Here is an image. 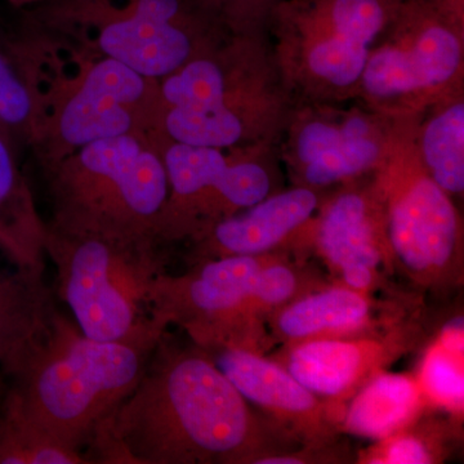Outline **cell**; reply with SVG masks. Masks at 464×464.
<instances>
[{"mask_svg": "<svg viewBox=\"0 0 464 464\" xmlns=\"http://www.w3.org/2000/svg\"><path fill=\"white\" fill-rule=\"evenodd\" d=\"M163 159L169 192L157 235L164 244L190 241L284 188L277 145L215 149L164 140Z\"/></svg>", "mask_w": 464, "mask_h": 464, "instance_id": "12", "label": "cell"}, {"mask_svg": "<svg viewBox=\"0 0 464 464\" xmlns=\"http://www.w3.org/2000/svg\"><path fill=\"white\" fill-rule=\"evenodd\" d=\"M158 343L92 340L60 313L50 337L11 375L5 413L81 453L141 380Z\"/></svg>", "mask_w": 464, "mask_h": 464, "instance_id": "4", "label": "cell"}, {"mask_svg": "<svg viewBox=\"0 0 464 464\" xmlns=\"http://www.w3.org/2000/svg\"><path fill=\"white\" fill-rule=\"evenodd\" d=\"M58 314L44 268L0 266V369L16 373L50 337Z\"/></svg>", "mask_w": 464, "mask_h": 464, "instance_id": "18", "label": "cell"}, {"mask_svg": "<svg viewBox=\"0 0 464 464\" xmlns=\"http://www.w3.org/2000/svg\"><path fill=\"white\" fill-rule=\"evenodd\" d=\"M417 115H395L362 101L295 105L279 149L292 186L328 192L372 176L413 134Z\"/></svg>", "mask_w": 464, "mask_h": 464, "instance_id": "10", "label": "cell"}, {"mask_svg": "<svg viewBox=\"0 0 464 464\" xmlns=\"http://www.w3.org/2000/svg\"><path fill=\"white\" fill-rule=\"evenodd\" d=\"M35 93L14 45L0 48V128L32 148L36 132Z\"/></svg>", "mask_w": 464, "mask_h": 464, "instance_id": "24", "label": "cell"}, {"mask_svg": "<svg viewBox=\"0 0 464 464\" xmlns=\"http://www.w3.org/2000/svg\"><path fill=\"white\" fill-rule=\"evenodd\" d=\"M164 140L143 133L101 140L44 169L50 224L157 235L169 192Z\"/></svg>", "mask_w": 464, "mask_h": 464, "instance_id": "7", "label": "cell"}, {"mask_svg": "<svg viewBox=\"0 0 464 464\" xmlns=\"http://www.w3.org/2000/svg\"><path fill=\"white\" fill-rule=\"evenodd\" d=\"M298 445L261 417L206 351L161 338L90 447L116 464H258Z\"/></svg>", "mask_w": 464, "mask_h": 464, "instance_id": "1", "label": "cell"}, {"mask_svg": "<svg viewBox=\"0 0 464 464\" xmlns=\"http://www.w3.org/2000/svg\"><path fill=\"white\" fill-rule=\"evenodd\" d=\"M415 149L426 172L454 200L464 192V92L418 116Z\"/></svg>", "mask_w": 464, "mask_h": 464, "instance_id": "21", "label": "cell"}, {"mask_svg": "<svg viewBox=\"0 0 464 464\" xmlns=\"http://www.w3.org/2000/svg\"><path fill=\"white\" fill-rule=\"evenodd\" d=\"M9 5L17 8H33L36 5H42L45 0H7Z\"/></svg>", "mask_w": 464, "mask_h": 464, "instance_id": "28", "label": "cell"}, {"mask_svg": "<svg viewBox=\"0 0 464 464\" xmlns=\"http://www.w3.org/2000/svg\"><path fill=\"white\" fill-rule=\"evenodd\" d=\"M308 244L343 285L371 295L380 288L393 261L374 174L325 192L311 219Z\"/></svg>", "mask_w": 464, "mask_h": 464, "instance_id": "13", "label": "cell"}, {"mask_svg": "<svg viewBox=\"0 0 464 464\" xmlns=\"http://www.w3.org/2000/svg\"><path fill=\"white\" fill-rule=\"evenodd\" d=\"M464 92V0H398L375 42L356 100L417 115Z\"/></svg>", "mask_w": 464, "mask_h": 464, "instance_id": "9", "label": "cell"}, {"mask_svg": "<svg viewBox=\"0 0 464 464\" xmlns=\"http://www.w3.org/2000/svg\"><path fill=\"white\" fill-rule=\"evenodd\" d=\"M459 420H441L423 413L411 426L378 440L371 448L360 451L357 462L364 464H432L441 463L458 439Z\"/></svg>", "mask_w": 464, "mask_h": 464, "instance_id": "23", "label": "cell"}, {"mask_svg": "<svg viewBox=\"0 0 464 464\" xmlns=\"http://www.w3.org/2000/svg\"><path fill=\"white\" fill-rule=\"evenodd\" d=\"M201 348V347H200ZM237 387L302 448L334 447L340 418L279 362L256 351L235 346L201 348Z\"/></svg>", "mask_w": 464, "mask_h": 464, "instance_id": "15", "label": "cell"}, {"mask_svg": "<svg viewBox=\"0 0 464 464\" xmlns=\"http://www.w3.org/2000/svg\"><path fill=\"white\" fill-rule=\"evenodd\" d=\"M159 132L200 148L279 145L295 100L267 33L235 34L159 81Z\"/></svg>", "mask_w": 464, "mask_h": 464, "instance_id": "3", "label": "cell"}, {"mask_svg": "<svg viewBox=\"0 0 464 464\" xmlns=\"http://www.w3.org/2000/svg\"><path fill=\"white\" fill-rule=\"evenodd\" d=\"M14 143L0 128V253L20 267L44 268L45 222L21 172Z\"/></svg>", "mask_w": 464, "mask_h": 464, "instance_id": "20", "label": "cell"}, {"mask_svg": "<svg viewBox=\"0 0 464 464\" xmlns=\"http://www.w3.org/2000/svg\"><path fill=\"white\" fill-rule=\"evenodd\" d=\"M420 341L418 326L393 323L380 331L350 337L286 344L271 359L341 418L348 400L374 375L405 355Z\"/></svg>", "mask_w": 464, "mask_h": 464, "instance_id": "14", "label": "cell"}, {"mask_svg": "<svg viewBox=\"0 0 464 464\" xmlns=\"http://www.w3.org/2000/svg\"><path fill=\"white\" fill-rule=\"evenodd\" d=\"M371 295L338 284L313 290L266 319L274 341L286 344L350 337L380 331L393 323L378 317Z\"/></svg>", "mask_w": 464, "mask_h": 464, "instance_id": "17", "label": "cell"}, {"mask_svg": "<svg viewBox=\"0 0 464 464\" xmlns=\"http://www.w3.org/2000/svg\"><path fill=\"white\" fill-rule=\"evenodd\" d=\"M324 197L325 192L302 186L275 192L190 240V261L304 250V232Z\"/></svg>", "mask_w": 464, "mask_h": 464, "instance_id": "16", "label": "cell"}, {"mask_svg": "<svg viewBox=\"0 0 464 464\" xmlns=\"http://www.w3.org/2000/svg\"><path fill=\"white\" fill-rule=\"evenodd\" d=\"M33 21L157 81L232 33L210 0H45Z\"/></svg>", "mask_w": 464, "mask_h": 464, "instance_id": "6", "label": "cell"}, {"mask_svg": "<svg viewBox=\"0 0 464 464\" xmlns=\"http://www.w3.org/2000/svg\"><path fill=\"white\" fill-rule=\"evenodd\" d=\"M374 179L383 199L393 268L420 288L441 290L460 285L462 215L456 200L433 181L420 163L415 130L374 173Z\"/></svg>", "mask_w": 464, "mask_h": 464, "instance_id": "11", "label": "cell"}, {"mask_svg": "<svg viewBox=\"0 0 464 464\" xmlns=\"http://www.w3.org/2000/svg\"><path fill=\"white\" fill-rule=\"evenodd\" d=\"M398 0H282L268 41L295 105L355 100Z\"/></svg>", "mask_w": 464, "mask_h": 464, "instance_id": "8", "label": "cell"}, {"mask_svg": "<svg viewBox=\"0 0 464 464\" xmlns=\"http://www.w3.org/2000/svg\"><path fill=\"white\" fill-rule=\"evenodd\" d=\"M427 409L415 375L383 371L348 400L340 432L378 441L411 426Z\"/></svg>", "mask_w": 464, "mask_h": 464, "instance_id": "19", "label": "cell"}, {"mask_svg": "<svg viewBox=\"0 0 464 464\" xmlns=\"http://www.w3.org/2000/svg\"><path fill=\"white\" fill-rule=\"evenodd\" d=\"M415 378L430 409H439L454 420H462L463 350L445 346L436 338L427 348Z\"/></svg>", "mask_w": 464, "mask_h": 464, "instance_id": "25", "label": "cell"}, {"mask_svg": "<svg viewBox=\"0 0 464 464\" xmlns=\"http://www.w3.org/2000/svg\"><path fill=\"white\" fill-rule=\"evenodd\" d=\"M14 45L35 93L32 148L43 169L101 140L160 134L157 79L34 21Z\"/></svg>", "mask_w": 464, "mask_h": 464, "instance_id": "2", "label": "cell"}, {"mask_svg": "<svg viewBox=\"0 0 464 464\" xmlns=\"http://www.w3.org/2000/svg\"><path fill=\"white\" fill-rule=\"evenodd\" d=\"M288 253H279L258 271L244 304V331L250 346L258 353H261V344L266 343L262 328L271 314L313 290L328 285H324L322 280L304 266L290 262Z\"/></svg>", "mask_w": 464, "mask_h": 464, "instance_id": "22", "label": "cell"}, {"mask_svg": "<svg viewBox=\"0 0 464 464\" xmlns=\"http://www.w3.org/2000/svg\"><path fill=\"white\" fill-rule=\"evenodd\" d=\"M90 463L72 450L36 431L20 420L3 415L0 420V464Z\"/></svg>", "mask_w": 464, "mask_h": 464, "instance_id": "26", "label": "cell"}, {"mask_svg": "<svg viewBox=\"0 0 464 464\" xmlns=\"http://www.w3.org/2000/svg\"><path fill=\"white\" fill-rule=\"evenodd\" d=\"M157 235L63 228L45 222L44 253L56 268L58 298L79 331L97 341L158 342L152 293L166 273Z\"/></svg>", "mask_w": 464, "mask_h": 464, "instance_id": "5", "label": "cell"}, {"mask_svg": "<svg viewBox=\"0 0 464 464\" xmlns=\"http://www.w3.org/2000/svg\"><path fill=\"white\" fill-rule=\"evenodd\" d=\"M235 34H262L268 17L282 0H210Z\"/></svg>", "mask_w": 464, "mask_h": 464, "instance_id": "27", "label": "cell"}]
</instances>
